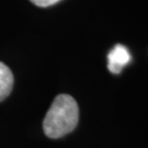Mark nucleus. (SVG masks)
<instances>
[{
	"label": "nucleus",
	"instance_id": "obj_1",
	"mask_svg": "<svg viewBox=\"0 0 148 148\" xmlns=\"http://www.w3.org/2000/svg\"><path fill=\"white\" fill-rule=\"evenodd\" d=\"M79 108L71 95L55 98L43 121V130L49 138H59L73 132L78 124Z\"/></svg>",
	"mask_w": 148,
	"mask_h": 148
},
{
	"label": "nucleus",
	"instance_id": "obj_2",
	"mask_svg": "<svg viewBox=\"0 0 148 148\" xmlns=\"http://www.w3.org/2000/svg\"><path fill=\"white\" fill-rule=\"evenodd\" d=\"M131 59L128 49L121 44H116L108 55V68L112 74H120Z\"/></svg>",
	"mask_w": 148,
	"mask_h": 148
},
{
	"label": "nucleus",
	"instance_id": "obj_3",
	"mask_svg": "<svg viewBox=\"0 0 148 148\" xmlns=\"http://www.w3.org/2000/svg\"><path fill=\"white\" fill-rule=\"evenodd\" d=\"M13 87V75L8 66L0 62V101L10 95Z\"/></svg>",
	"mask_w": 148,
	"mask_h": 148
},
{
	"label": "nucleus",
	"instance_id": "obj_4",
	"mask_svg": "<svg viewBox=\"0 0 148 148\" xmlns=\"http://www.w3.org/2000/svg\"><path fill=\"white\" fill-rule=\"evenodd\" d=\"M32 3H34L37 7H42V8H46L49 5H53L57 3L60 0H30Z\"/></svg>",
	"mask_w": 148,
	"mask_h": 148
}]
</instances>
